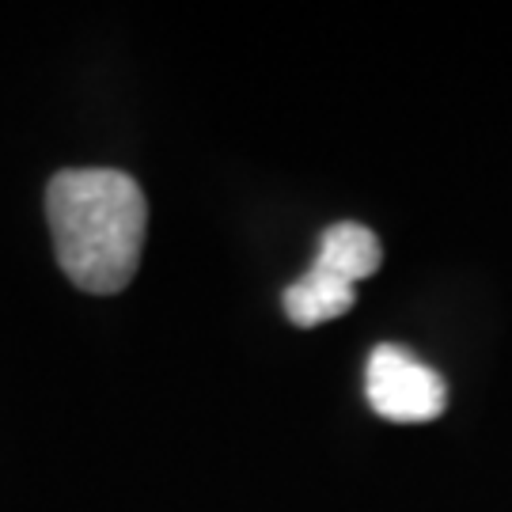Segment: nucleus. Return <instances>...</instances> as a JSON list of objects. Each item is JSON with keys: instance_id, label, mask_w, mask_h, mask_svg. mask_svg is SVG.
I'll use <instances>...</instances> for the list:
<instances>
[{"instance_id": "f257e3e1", "label": "nucleus", "mask_w": 512, "mask_h": 512, "mask_svg": "<svg viewBox=\"0 0 512 512\" xmlns=\"http://www.w3.org/2000/svg\"><path fill=\"white\" fill-rule=\"evenodd\" d=\"M46 220L57 266L80 293H122L145 251L148 198L114 167H69L46 186Z\"/></svg>"}, {"instance_id": "f03ea898", "label": "nucleus", "mask_w": 512, "mask_h": 512, "mask_svg": "<svg viewBox=\"0 0 512 512\" xmlns=\"http://www.w3.org/2000/svg\"><path fill=\"white\" fill-rule=\"evenodd\" d=\"M365 395L372 410L399 425H418L444 414L448 387L429 365L403 346H376L368 357Z\"/></svg>"}, {"instance_id": "7ed1b4c3", "label": "nucleus", "mask_w": 512, "mask_h": 512, "mask_svg": "<svg viewBox=\"0 0 512 512\" xmlns=\"http://www.w3.org/2000/svg\"><path fill=\"white\" fill-rule=\"evenodd\" d=\"M380 239L372 228L365 224H353V220H342V224H330L323 239H319V255L311 266H319V270H327V274L342 277L349 285H357V281H365L380 270Z\"/></svg>"}, {"instance_id": "20e7f679", "label": "nucleus", "mask_w": 512, "mask_h": 512, "mask_svg": "<svg viewBox=\"0 0 512 512\" xmlns=\"http://www.w3.org/2000/svg\"><path fill=\"white\" fill-rule=\"evenodd\" d=\"M353 300H357V289L349 281L311 266L308 274L285 289L281 304H285V315L293 319L296 327H319V323H330V319L346 315L353 308Z\"/></svg>"}]
</instances>
